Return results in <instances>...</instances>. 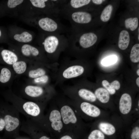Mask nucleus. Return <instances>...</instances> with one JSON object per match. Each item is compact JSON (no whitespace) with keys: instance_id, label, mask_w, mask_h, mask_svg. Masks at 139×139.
I'll return each instance as SVG.
<instances>
[{"instance_id":"obj_23","label":"nucleus","mask_w":139,"mask_h":139,"mask_svg":"<svg viewBox=\"0 0 139 139\" xmlns=\"http://www.w3.org/2000/svg\"><path fill=\"white\" fill-rule=\"evenodd\" d=\"M11 74L10 70L6 68H3L0 73V82L2 83H5L9 81Z\"/></svg>"},{"instance_id":"obj_20","label":"nucleus","mask_w":139,"mask_h":139,"mask_svg":"<svg viewBox=\"0 0 139 139\" xmlns=\"http://www.w3.org/2000/svg\"><path fill=\"white\" fill-rule=\"evenodd\" d=\"M125 24L127 29H130L132 31L135 30L138 25V19L136 17L130 18L126 19Z\"/></svg>"},{"instance_id":"obj_18","label":"nucleus","mask_w":139,"mask_h":139,"mask_svg":"<svg viewBox=\"0 0 139 139\" xmlns=\"http://www.w3.org/2000/svg\"><path fill=\"white\" fill-rule=\"evenodd\" d=\"M47 71L45 68L39 67L36 69L30 70L29 72L28 76L34 79L47 75Z\"/></svg>"},{"instance_id":"obj_19","label":"nucleus","mask_w":139,"mask_h":139,"mask_svg":"<svg viewBox=\"0 0 139 139\" xmlns=\"http://www.w3.org/2000/svg\"><path fill=\"white\" fill-rule=\"evenodd\" d=\"M12 67L16 73L20 74L25 72L27 65L26 63L24 61H17L13 65Z\"/></svg>"},{"instance_id":"obj_3","label":"nucleus","mask_w":139,"mask_h":139,"mask_svg":"<svg viewBox=\"0 0 139 139\" xmlns=\"http://www.w3.org/2000/svg\"><path fill=\"white\" fill-rule=\"evenodd\" d=\"M59 18L53 15H46L38 17L36 22L38 28L44 33H66L69 29L61 23Z\"/></svg>"},{"instance_id":"obj_8","label":"nucleus","mask_w":139,"mask_h":139,"mask_svg":"<svg viewBox=\"0 0 139 139\" xmlns=\"http://www.w3.org/2000/svg\"><path fill=\"white\" fill-rule=\"evenodd\" d=\"M80 107L84 113L90 117H97L101 114V111L99 108L88 102H82L80 104Z\"/></svg>"},{"instance_id":"obj_38","label":"nucleus","mask_w":139,"mask_h":139,"mask_svg":"<svg viewBox=\"0 0 139 139\" xmlns=\"http://www.w3.org/2000/svg\"><path fill=\"white\" fill-rule=\"evenodd\" d=\"M139 34H138V40H139Z\"/></svg>"},{"instance_id":"obj_33","label":"nucleus","mask_w":139,"mask_h":139,"mask_svg":"<svg viewBox=\"0 0 139 139\" xmlns=\"http://www.w3.org/2000/svg\"><path fill=\"white\" fill-rule=\"evenodd\" d=\"M60 139H72V138L70 136L65 135L62 136Z\"/></svg>"},{"instance_id":"obj_5","label":"nucleus","mask_w":139,"mask_h":139,"mask_svg":"<svg viewBox=\"0 0 139 139\" xmlns=\"http://www.w3.org/2000/svg\"><path fill=\"white\" fill-rule=\"evenodd\" d=\"M63 124L68 125H74L77 121L76 114L72 109L68 105H64L60 111Z\"/></svg>"},{"instance_id":"obj_35","label":"nucleus","mask_w":139,"mask_h":139,"mask_svg":"<svg viewBox=\"0 0 139 139\" xmlns=\"http://www.w3.org/2000/svg\"><path fill=\"white\" fill-rule=\"evenodd\" d=\"M39 139H49V138L46 136H43L41 137Z\"/></svg>"},{"instance_id":"obj_40","label":"nucleus","mask_w":139,"mask_h":139,"mask_svg":"<svg viewBox=\"0 0 139 139\" xmlns=\"http://www.w3.org/2000/svg\"><path fill=\"white\" fill-rule=\"evenodd\" d=\"M139 101H138V106H139Z\"/></svg>"},{"instance_id":"obj_32","label":"nucleus","mask_w":139,"mask_h":139,"mask_svg":"<svg viewBox=\"0 0 139 139\" xmlns=\"http://www.w3.org/2000/svg\"><path fill=\"white\" fill-rule=\"evenodd\" d=\"M91 1L93 3L99 5L101 4L103 1H105L102 0H92Z\"/></svg>"},{"instance_id":"obj_9","label":"nucleus","mask_w":139,"mask_h":139,"mask_svg":"<svg viewBox=\"0 0 139 139\" xmlns=\"http://www.w3.org/2000/svg\"><path fill=\"white\" fill-rule=\"evenodd\" d=\"M21 50L22 54L26 57H39L42 56L41 51L39 49L28 44L23 45Z\"/></svg>"},{"instance_id":"obj_14","label":"nucleus","mask_w":139,"mask_h":139,"mask_svg":"<svg viewBox=\"0 0 139 139\" xmlns=\"http://www.w3.org/2000/svg\"><path fill=\"white\" fill-rule=\"evenodd\" d=\"M24 90L28 95L33 97H39L42 95L44 92L43 88L38 86H27L25 88Z\"/></svg>"},{"instance_id":"obj_16","label":"nucleus","mask_w":139,"mask_h":139,"mask_svg":"<svg viewBox=\"0 0 139 139\" xmlns=\"http://www.w3.org/2000/svg\"><path fill=\"white\" fill-rule=\"evenodd\" d=\"M99 128L101 132L108 135H112L116 132L114 126L112 124L108 123H100L99 125Z\"/></svg>"},{"instance_id":"obj_28","label":"nucleus","mask_w":139,"mask_h":139,"mask_svg":"<svg viewBox=\"0 0 139 139\" xmlns=\"http://www.w3.org/2000/svg\"><path fill=\"white\" fill-rule=\"evenodd\" d=\"M23 1V0H8L7 3V6L10 8H14L22 4Z\"/></svg>"},{"instance_id":"obj_10","label":"nucleus","mask_w":139,"mask_h":139,"mask_svg":"<svg viewBox=\"0 0 139 139\" xmlns=\"http://www.w3.org/2000/svg\"><path fill=\"white\" fill-rule=\"evenodd\" d=\"M1 55L4 61L8 65H13L18 60L16 55L13 51L8 50H3L1 52Z\"/></svg>"},{"instance_id":"obj_15","label":"nucleus","mask_w":139,"mask_h":139,"mask_svg":"<svg viewBox=\"0 0 139 139\" xmlns=\"http://www.w3.org/2000/svg\"><path fill=\"white\" fill-rule=\"evenodd\" d=\"M94 94L97 98L103 103H106L110 99V94L108 92L105 88H100L97 89Z\"/></svg>"},{"instance_id":"obj_12","label":"nucleus","mask_w":139,"mask_h":139,"mask_svg":"<svg viewBox=\"0 0 139 139\" xmlns=\"http://www.w3.org/2000/svg\"><path fill=\"white\" fill-rule=\"evenodd\" d=\"M5 127L6 131H11L16 128L19 124L18 119L9 115H6L4 118Z\"/></svg>"},{"instance_id":"obj_37","label":"nucleus","mask_w":139,"mask_h":139,"mask_svg":"<svg viewBox=\"0 0 139 139\" xmlns=\"http://www.w3.org/2000/svg\"><path fill=\"white\" fill-rule=\"evenodd\" d=\"M1 30H0V37L1 36Z\"/></svg>"},{"instance_id":"obj_13","label":"nucleus","mask_w":139,"mask_h":139,"mask_svg":"<svg viewBox=\"0 0 139 139\" xmlns=\"http://www.w3.org/2000/svg\"><path fill=\"white\" fill-rule=\"evenodd\" d=\"M130 41V36L128 32L123 30L120 33L118 42V46L121 50H125L128 46Z\"/></svg>"},{"instance_id":"obj_25","label":"nucleus","mask_w":139,"mask_h":139,"mask_svg":"<svg viewBox=\"0 0 139 139\" xmlns=\"http://www.w3.org/2000/svg\"><path fill=\"white\" fill-rule=\"evenodd\" d=\"M117 58L115 55L107 57L101 61V64L104 66H108L115 63L117 61Z\"/></svg>"},{"instance_id":"obj_39","label":"nucleus","mask_w":139,"mask_h":139,"mask_svg":"<svg viewBox=\"0 0 139 139\" xmlns=\"http://www.w3.org/2000/svg\"><path fill=\"white\" fill-rule=\"evenodd\" d=\"M136 110H138V109L137 108H136Z\"/></svg>"},{"instance_id":"obj_31","label":"nucleus","mask_w":139,"mask_h":139,"mask_svg":"<svg viewBox=\"0 0 139 139\" xmlns=\"http://www.w3.org/2000/svg\"><path fill=\"white\" fill-rule=\"evenodd\" d=\"M5 126V123L4 120L2 118L0 119V131L2 130Z\"/></svg>"},{"instance_id":"obj_36","label":"nucleus","mask_w":139,"mask_h":139,"mask_svg":"<svg viewBox=\"0 0 139 139\" xmlns=\"http://www.w3.org/2000/svg\"><path fill=\"white\" fill-rule=\"evenodd\" d=\"M137 74L138 76H139V69H138L136 71Z\"/></svg>"},{"instance_id":"obj_11","label":"nucleus","mask_w":139,"mask_h":139,"mask_svg":"<svg viewBox=\"0 0 139 139\" xmlns=\"http://www.w3.org/2000/svg\"><path fill=\"white\" fill-rule=\"evenodd\" d=\"M23 108L28 114L33 116H38L40 112V109L39 106L32 102L25 103L23 105Z\"/></svg>"},{"instance_id":"obj_2","label":"nucleus","mask_w":139,"mask_h":139,"mask_svg":"<svg viewBox=\"0 0 139 139\" xmlns=\"http://www.w3.org/2000/svg\"><path fill=\"white\" fill-rule=\"evenodd\" d=\"M75 59L70 60L67 59L59 64L55 77V84H62L66 80L76 78L84 73V67L79 64L78 59Z\"/></svg>"},{"instance_id":"obj_27","label":"nucleus","mask_w":139,"mask_h":139,"mask_svg":"<svg viewBox=\"0 0 139 139\" xmlns=\"http://www.w3.org/2000/svg\"><path fill=\"white\" fill-rule=\"evenodd\" d=\"M103 86L111 94L113 95L116 93V90L110 85V84L107 80H104L102 82Z\"/></svg>"},{"instance_id":"obj_1","label":"nucleus","mask_w":139,"mask_h":139,"mask_svg":"<svg viewBox=\"0 0 139 139\" xmlns=\"http://www.w3.org/2000/svg\"><path fill=\"white\" fill-rule=\"evenodd\" d=\"M40 39L44 51L51 60L58 63L61 53L65 51L68 45L66 37L62 34L44 33Z\"/></svg>"},{"instance_id":"obj_30","label":"nucleus","mask_w":139,"mask_h":139,"mask_svg":"<svg viewBox=\"0 0 139 139\" xmlns=\"http://www.w3.org/2000/svg\"><path fill=\"white\" fill-rule=\"evenodd\" d=\"M110 85L115 90H119L120 88V85L119 82L117 80H115L112 82Z\"/></svg>"},{"instance_id":"obj_17","label":"nucleus","mask_w":139,"mask_h":139,"mask_svg":"<svg viewBox=\"0 0 139 139\" xmlns=\"http://www.w3.org/2000/svg\"><path fill=\"white\" fill-rule=\"evenodd\" d=\"M14 40L22 43H28L32 40V35L27 31H24L20 34H16L13 37Z\"/></svg>"},{"instance_id":"obj_24","label":"nucleus","mask_w":139,"mask_h":139,"mask_svg":"<svg viewBox=\"0 0 139 139\" xmlns=\"http://www.w3.org/2000/svg\"><path fill=\"white\" fill-rule=\"evenodd\" d=\"M105 136L100 131L95 129L92 131L88 137V139H105Z\"/></svg>"},{"instance_id":"obj_22","label":"nucleus","mask_w":139,"mask_h":139,"mask_svg":"<svg viewBox=\"0 0 139 139\" xmlns=\"http://www.w3.org/2000/svg\"><path fill=\"white\" fill-rule=\"evenodd\" d=\"M131 61L134 63L139 62V44H136L132 47L130 54Z\"/></svg>"},{"instance_id":"obj_29","label":"nucleus","mask_w":139,"mask_h":139,"mask_svg":"<svg viewBox=\"0 0 139 139\" xmlns=\"http://www.w3.org/2000/svg\"><path fill=\"white\" fill-rule=\"evenodd\" d=\"M131 139H139V127L136 126L132 130L131 135Z\"/></svg>"},{"instance_id":"obj_26","label":"nucleus","mask_w":139,"mask_h":139,"mask_svg":"<svg viewBox=\"0 0 139 139\" xmlns=\"http://www.w3.org/2000/svg\"><path fill=\"white\" fill-rule=\"evenodd\" d=\"M50 79L49 75H46L34 79V82L36 83L45 84L49 82Z\"/></svg>"},{"instance_id":"obj_7","label":"nucleus","mask_w":139,"mask_h":139,"mask_svg":"<svg viewBox=\"0 0 139 139\" xmlns=\"http://www.w3.org/2000/svg\"><path fill=\"white\" fill-rule=\"evenodd\" d=\"M132 99L128 93H124L121 96L119 101V109L121 113L126 114L130 111L132 107Z\"/></svg>"},{"instance_id":"obj_6","label":"nucleus","mask_w":139,"mask_h":139,"mask_svg":"<svg viewBox=\"0 0 139 139\" xmlns=\"http://www.w3.org/2000/svg\"><path fill=\"white\" fill-rule=\"evenodd\" d=\"M49 118L52 128L55 131L60 132L64 125L60 111L56 109L52 110Z\"/></svg>"},{"instance_id":"obj_4","label":"nucleus","mask_w":139,"mask_h":139,"mask_svg":"<svg viewBox=\"0 0 139 139\" xmlns=\"http://www.w3.org/2000/svg\"><path fill=\"white\" fill-rule=\"evenodd\" d=\"M90 0H67L61 8L59 16L61 13L78 11H81V8L89 5Z\"/></svg>"},{"instance_id":"obj_21","label":"nucleus","mask_w":139,"mask_h":139,"mask_svg":"<svg viewBox=\"0 0 139 139\" xmlns=\"http://www.w3.org/2000/svg\"><path fill=\"white\" fill-rule=\"evenodd\" d=\"M113 10V6L110 4L107 5L102 11L100 15V19L103 22H106L110 19Z\"/></svg>"},{"instance_id":"obj_34","label":"nucleus","mask_w":139,"mask_h":139,"mask_svg":"<svg viewBox=\"0 0 139 139\" xmlns=\"http://www.w3.org/2000/svg\"><path fill=\"white\" fill-rule=\"evenodd\" d=\"M136 83L137 85L139 87V77H138L137 78L136 80Z\"/></svg>"}]
</instances>
